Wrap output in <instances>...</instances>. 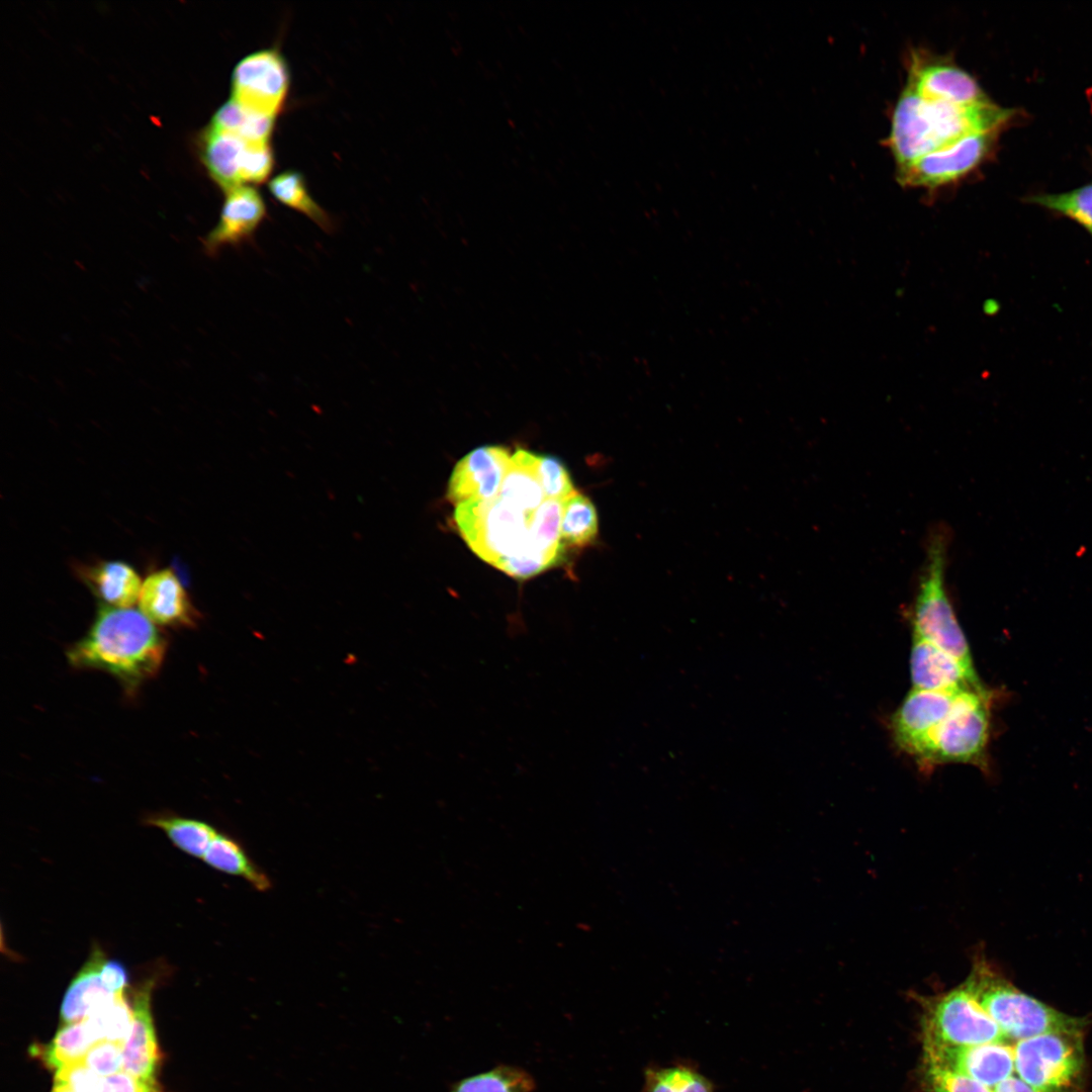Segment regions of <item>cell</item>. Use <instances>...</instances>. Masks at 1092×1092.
<instances>
[{
  "label": "cell",
  "mask_w": 1092,
  "mask_h": 1092,
  "mask_svg": "<svg viewBox=\"0 0 1092 1092\" xmlns=\"http://www.w3.org/2000/svg\"><path fill=\"white\" fill-rule=\"evenodd\" d=\"M1026 201L1074 220L1092 237V184L1063 193L1031 195Z\"/></svg>",
  "instance_id": "f1b7e54d"
},
{
  "label": "cell",
  "mask_w": 1092,
  "mask_h": 1092,
  "mask_svg": "<svg viewBox=\"0 0 1092 1092\" xmlns=\"http://www.w3.org/2000/svg\"><path fill=\"white\" fill-rule=\"evenodd\" d=\"M289 86V73L275 50H262L242 59L232 79V99L243 107L271 117L281 109Z\"/></svg>",
  "instance_id": "30bf717a"
},
{
  "label": "cell",
  "mask_w": 1092,
  "mask_h": 1092,
  "mask_svg": "<svg viewBox=\"0 0 1092 1092\" xmlns=\"http://www.w3.org/2000/svg\"><path fill=\"white\" fill-rule=\"evenodd\" d=\"M153 980H146L133 994V1022L123 1046L122 1071L150 1083L157 1084L156 1073L161 1061L151 1011Z\"/></svg>",
  "instance_id": "e0dca14e"
},
{
  "label": "cell",
  "mask_w": 1092,
  "mask_h": 1092,
  "mask_svg": "<svg viewBox=\"0 0 1092 1092\" xmlns=\"http://www.w3.org/2000/svg\"><path fill=\"white\" fill-rule=\"evenodd\" d=\"M275 118L251 111L233 99L221 105L209 126L254 143H269Z\"/></svg>",
  "instance_id": "484cf974"
},
{
  "label": "cell",
  "mask_w": 1092,
  "mask_h": 1092,
  "mask_svg": "<svg viewBox=\"0 0 1092 1092\" xmlns=\"http://www.w3.org/2000/svg\"><path fill=\"white\" fill-rule=\"evenodd\" d=\"M224 193L218 222L202 240L208 256H216L225 247L238 248L253 243L267 215L264 199L256 188L243 185Z\"/></svg>",
  "instance_id": "5bb4252c"
},
{
  "label": "cell",
  "mask_w": 1092,
  "mask_h": 1092,
  "mask_svg": "<svg viewBox=\"0 0 1092 1092\" xmlns=\"http://www.w3.org/2000/svg\"><path fill=\"white\" fill-rule=\"evenodd\" d=\"M999 130L976 132L897 168L903 186L938 189L968 177L992 154Z\"/></svg>",
  "instance_id": "9c48e42d"
},
{
  "label": "cell",
  "mask_w": 1092,
  "mask_h": 1092,
  "mask_svg": "<svg viewBox=\"0 0 1092 1092\" xmlns=\"http://www.w3.org/2000/svg\"><path fill=\"white\" fill-rule=\"evenodd\" d=\"M912 689L957 692L982 687L977 673L965 668L953 656L925 639L913 635L910 653Z\"/></svg>",
  "instance_id": "2e32d148"
},
{
  "label": "cell",
  "mask_w": 1092,
  "mask_h": 1092,
  "mask_svg": "<svg viewBox=\"0 0 1092 1092\" xmlns=\"http://www.w3.org/2000/svg\"><path fill=\"white\" fill-rule=\"evenodd\" d=\"M103 1092H162L158 1084L139 1079L124 1071L104 1077Z\"/></svg>",
  "instance_id": "e575fe53"
},
{
  "label": "cell",
  "mask_w": 1092,
  "mask_h": 1092,
  "mask_svg": "<svg viewBox=\"0 0 1092 1092\" xmlns=\"http://www.w3.org/2000/svg\"><path fill=\"white\" fill-rule=\"evenodd\" d=\"M535 511L522 510L497 495L455 506L454 520L476 555L514 578L526 579L553 566L533 543Z\"/></svg>",
  "instance_id": "3957f363"
},
{
  "label": "cell",
  "mask_w": 1092,
  "mask_h": 1092,
  "mask_svg": "<svg viewBox=\"0 0 1092 1092\" xmlns=\"http://www.w3.org/2000/svg\"><path fill=\"white\" fill-rule=\"evenodd\" d=\"M1014 114L990 99L959 106L927 100L905 86L893 110L887 142L899 168L969 134L1001 131Z\"/></svg>",
  "instance_id": "7a4b0ae2"
},
{
  "label": "cell",
  "mask_w": 1092,
  "mask_h": 1092,
  "mask_svg": "<svg viewBox=\"0 0 1092 1092\" xmlns=\"http://www.w3.org/2000/svg\"><path fill=\"white\" fill-rule=\"evenodd\" d=\"M498 496L528 512L540 507L546 497L537 475V454L516 450Z\"/></svg>",
  "instance_id": "ffe728a7"
},
{
  "label": "cell",
  "mask_w": 1092,
  "mask_h": 1092,
  "mask_svg": "<svg viewBox=\"0 0 1092 1092\" xmlns=\"http://www.w3.org/2000/svg\"><path fill=\"white\" fill-rule=\"evenodd\" d=\"M269 190L277 201L304 214L324 232L333 233L335 224L332 217L311 197L300 173L285 171L278 174L269 182Z\"/></svg>",
  "instance_id": "603a6c76"
},
{
  "label": "cell",
  "mask_w": 1092,
  "mask_h": 1092,
  "mask_svg": "<svg viewBox=\"0 0 1092 1092\" xmlns=\"http://www.w3.org/2000/svg\"><path fill=\"white\" fill-rule=\"evenodd\" d=\"M963 985L1008 1040L1082 1030L1086 1024V1019L1065 1014L1020 991L981 951L974 956Z\"/></svg>",
  "instance_id": "277c9868"
},
{
  "label": "cell",
  "mask_w": 1092,
  "mask_h": 1092,
  "mask_svg": "<svg viewBox=\"0 0 1092 1092\" xmlns=\"http://www.w3.org/2000/svg\"><path fill=\"white\" fill-rule=\"evenodd\" d=\"M167 640L141 611L100 605L88 632L67 650L70 664L111 674L133 693L161 669Z\"/></svg>",
  "instance_id": "6da1fadb"
},
{
  "label": "cell",
  "mask_w": 1092,
  "mask_h": 1092,
  "mask_svg": "<svg viewBox=\"0 0 1092 1092\" xmlns=\"http://www.w3.org/2000/svg\"><path fill=\"white\" fill-rule=\"evenodd\" d=\"M123 1046L118 1042L100 1040L80 1061L99 1076L108 1077L122 1070Z\"/></svg>",
  "instance_id": "1f68e13d"
},
{
  "label": "cell",
  "mask_w": 1092,
  "mask_h": 1092,
  "mask_svg": "<svg viewBox=\"0 0 1092 1092\" xmlns=\"http://www.w3.org/2000/svg\"><path fill=\"white\" fill-rule=\"evenodd\" d=\"M948 534L935 530L929 537L926 556L911 608L913 635L944 650L969 671L976 673L967 638L960 626L945 584Z\"/></svg>",
  "instance_id": "5b68a950"
},
{
  "label": "cell",
  "mask_w": 1092,
  "mask_h": 1092,
  "mask_svg": "<svg viewBox=\"0 0 1092 1092\" xmlns=\"http://www.w3.org/2000/svg\"><path fill=\"white\" fill-rule=\"evenodd\" d=\"M147 823L163 830L182 851L200 858H203L218 833L203 821L173 815H154L147 819Z\"/></svg>",
  "instance_id": "cb8c5ba5"
},
{
  "label": "cell",
  "mask_w": 1092,
  "mask_h": 1092,
  "mask_svg": "<svg viewBox=\"0 0 1092 1092\" xmlns=\"http://www.w3.org/2000/svg\"><path fill=\"white\" fill-rule=\"evenodd\" d=\"M992 1092H1037L1018 1076L1013 1075L992 1089Z\"/></svg>",
  "instance_id": "8d00e7d4"
},
{
  "label": "cell",
  "mask_w": 1092,
  "mask_h": 1092,
  "mask_svg": "<svg viewBox=\"0 0 1092 1092\" xmlns=\"http://www.w3.org/2000/svg\"><path fill=\"white\" fill-rule=\"evenodd\" d=\"M642 1092H714V1084L688 1063L654 1065L644 1071Z\"/></svg>",
  "instance_id": "d4e9b609"
},
{
  "label": "cell",
  "mask_w": 1092,
  "mask_h": 1092,
  "mask_svg": "<svg viewBox=\"0 0 1092 1092\" xmlns=\"http://www.w3.org/2000/svg\"><path fill=\"white\" fill-rule=\"evenodd\" d=\"M536 1082L526 1070L498 1065L454 1083L450 1092H533Z\"/></svg>",
  "instance_id": "4316f807"
},
{
  "label": "cell",
  "mask_w": 1092,
  "mask_h": 1092,
  "mask_svg": "<svg viewBox=\"0 0 1092 1092\" xmlns=\"http://www.w3.org/2000/svg\"><path fill=\"white\" fill-rule=\"evenodd\" d=\"M961 691L934 692L912 689L893 714L891 732L894 741L918 764L926 751L932 733L947 715Z\"/></svg>",
  "instance_id": "8fae6325"
},
{
  "label": "cell",
  "mask_w": 1092,
  "mask_h": 1092,
  "mask_svg": "<svg viewBox=\"0 0 1092 1092\" xmlns=\"http://www.w3.org/2000/svg\"><path fill=\"white\" fill-rule=\"evenodd\" d=\"M52 1092H72V1091L70 1089H68L67 1087L55 1084L54 1089H53Z\"/></svg>",
  "instance_id": "74e56055"
},
{
  "label": "cell",
  "mask_w": 1092,
  "mask_h": 1092,
  "mask_svg": "<svg viewBox=\"0 0 1092 1092\" xmlns=\"http://www.w3.org/2000/svg\"><path fill=\"white\" fill-rule=\"evenodd\" d=\"M55 1084L67 1087L72 1092H103L104 1077L77 1061L57 1070Z\"/></svg>",
  "instance_id": "d6a6232c"
},
{
  "label": "cell",
  "mask_w": 1092,
  "mask_h": 1092,
  "mask_svg": "<svg viewBox=\"0 0 1092 1092\" xmlns=\"http://www.w3.org/2000/svg\"><path fill=\"white\" fill-rule=\"evenodd\" d=\"M906 86L927 100L959 106L989 99L968 72L944 58L922 53L911 57Z\"/></svg>",
  "instance_id": "7c38bea8"
},
{
  "label": "cell",
  "mask_w": 1092,
  "mask_h": 1092,
  "mask_svg": "<svg viewBox=\"0 0 1092 1092\" xmlns=\"http://www.w3.org/2000/svg\"><path fill=\"white\" fill-rule=\"evenodd\" d=\"M599 534V518L593 502L582 493H575L563 503L560 526L564 545L583 548L593 544Z\"/></svg>",
  "instance_id": "83f0119b"
},
{
  "label": "cell",
  "mask_w": 1092,
  "mask_h": 1092,
  "mask_svg": "<svg viewBox=\"0 0 1092 1092\" xmlns=\"http://www.w3.org/2000/svg\"><path fill=\"white\" fill-rule=\"evenodd\" d=\"M512 456L503 446L484 445L464 455L454 466L447 487V499L457 506L470 500H486L498 495Z\"/></svg>",
  "instance_id": "4fadbf2b"
},
{
  "label": "cell",
  "mask_w": 1092,
  "mask_h": 1092,
  "mask_svg": "<svg viewBox=\"0 0 1092 1092\" xmlns=\"http://www.w3.org/2000/svg\"><path fill=\"white\" fill-rule=\"evenodd\" d=\"M87 1018L91 1020L102 1040L124 1045L132 1028L133 1013L131 1004L127 1002L123 993L98 1008Z\"/></svg>",
  "instance_id": "f546056e"
},
{
  "label": "cell",
  "mask_w": 1092,
  "mask_h": 1092,
  "mask_svg": "<svg viewBox=\"0 0 1092 1092\" xmlns=\"http://www.w3.org/2000/svg\"><path fill=\"white\" fill-rule=\"evenodd\" d=\"M1013 1053L1015 1075L1037 1092H1074L1083 1074L1082 1030L1020 1039Z\"/></svg>",
  "instance_id": "52a82bcc"
},
{
  "label": "cell",
  "mask_w": 1092,
  "mask_h": 1092,
  "mask_svg": "<svg viewBox=\"0 0 1092 1092\" xmlns=\"http://www.w3.org/2000/svg\"><path fill=\"white\" fill-rule=\"evenodd\" d=\"M924 1075L932 1092H992L968 1077L935 1067L924 1065Z\"/></svg>",
  "instance_id": "836d02e7"
},
{
  "label": "cell",
  "mask_w": 1092,
  "mask_h": 1092,
  "mask_svg": "<svg viewBox=\"0 0 1092 1092\" xmlns=\"http://www.w3.org/2000/svg\"><path fill=\"white\" fill-rule=\"evenodd\" d=\"M991 697L983 688L961 691L949 712L932 733L919 763H968L986 768L990 737Z\"/></svg>",
  "instance_id": "8992f818"
},
{
  "label": "cell",
  "mask_w": 1092,
  "mask_h": 1092,
  "mask_svg": "<svg viewBox=\"0 0 1092 1092\" xmlns=\"http://www.w3.org/2000/svg\"><path fill=\"white\" fill-rule=\"evenodd\" d=\"M102 1040L89 1018L66 1024L53 1040L41 1051L44 1064L58 1070L63 1066L80 1061L98 1041Z\"/></svg>",
  "instance_id": "44dd1931"
},
{
  "label": "cell",
  "mask_w": 1092,
  "mask_h": 1092,
  "mask_svg": "<svg viewBox=\"0 0 1092 1092\" xmlns=\"http://www.w3.org/2000/svg\"><path fill=\"white\" fill-rule=\"evenodd\" d=\"M101 980L104 986L113 994H123L128 985V975L122 963L116 960L105 959L101 967Z\"/></svg>",
  "instance_id": "d590c367"
},
{
  "label": "cell",
  "mask_w": 1092,
  "mask_h": 1092,
  "mask_svg": "<svg viewBox=\"0 0 1092 1092\" xmlns=\"http://www.w3.org/2000/svg\"><path fill=\"white\" fill-rule=\"evenodd\" d=\"M537 475L546 498L565 502L577 493L568 470L556 456L537 454Z\"/></svg>",
  "instance_id": "4dcf8cb0"
},
{
  "label": "cell",
  "mask_w": 1092,
  "mask_h": 1092,
  "mask_svg": "<svg viewBox=\"0 0 1092 1092\" xmlns=\"http://www.w3.org/2000/svg\"><path fill=\"white\" fill-rule=\"evenodd\" d=\"M202 161L211 178L225 192L247 183L263 182L274 159L269 143H253L208 126L201 136Z\"/></svg>",
  "instance_id": "ba28073f"
},
{
  "label": "cell",
  "mask_w": 1092,
  "mask_h": 1092,
  "mask_svg": "<svg viewBox=\"0 0 1092 1092\" xmlns=\"http://www.w3.org/2000/svg\"><path fill=\"white\" fill-rule=\"evenodd\" d=\"M211 868L235 876H240L254 888L265 891L270 888V880L247 855L243 847L228 835L217 833L203 856Z\"/></svg>",
  "instance_id": "7402d4cb"
},
{
  "label": "cell",
  "mask_w": 1092,
  "mask_h": 1092,
  "mask_svg": "<svg viewBox=\"0 0 1092 1092\" xmlns=\"http://www.w3.org/2000/svg\"><path fill=\"white\" fill-rule=\"evenodd\" d=\"M105 959L101 947L93 945L65 993L60 1010L64 1023L81 1021L120 995L111 993L101 980L100 972Z\"/></svg>",
  "instance_id": "ac0fdd59"
},
{
  "label": "cell",
  "mask_w": 1092,
  "mask_h": 1092,
  "mask_svg": "<svg viewBox=\"0 0 1092 1092\" xmlns=\"http://www.w3.org/2000/svg\"><path fill=\"white\" fill-rule=\"evenodd\" d=\"M141 612L154 624L167 627H194L199 614L171 568L149 574L142 584Z\"/></svg>",
  "instance_id": "9a60e30c"
},
{
  "label": "cell",
  "mask_w": 1092,
  "mask_h": 1092,
  "mask_svg": "<svg viewBox=\"0 0 1092 1092\" xmlns=\"http://www.w3.org/2000/svg\"><path fill=\"white\" fill-rule=\"evenodd\" d=\"M81 575L103 605L129 609L140 599L141 578L134 568L123 561H100L84 567Z\"/></svg>",
  "instance_id": "d6986e66"
}]
</instances>
